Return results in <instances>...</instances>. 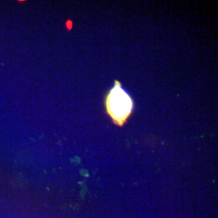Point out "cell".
Wrapping results in <instances>:
<instances>
[{
    "label": "cell",
    "instance_id": "obj_1",
    "mask_svg": "<svg viewBox=\"0 0 218 218\" xmlns=\"http://www.w3.org/2000/svg\"><path fill=\"white\" fill-rule=\"evenodd\" d=\"M105 105L107 114L119 126H122L126 122L133 108V102L130 95L124 90L118 81L107 93Z\"/></svg>",
    "mask_w": 218,
    "mask_h": 218
}]
</instances>
